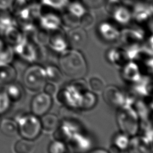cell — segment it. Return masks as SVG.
<instances>
[{"mask_svg":"<svg viewBox=\"0 0 153 153\" xmlns=\"http://www.w3.org/2000/svg\"><path fill=\"white\" fill-rule=\"evenodd\" d=\"M59 68L63 74L73 80L82 78L88 72V65L84 55L79 50L74 49H67L61 53Z\"/></svg>","mask_w":153,"mask_h":153,"instance_id":"1","label":"cell"},{"mask_svg":"<svg viewBox=\"0 0 153 153\" xmlns=\"http://www.w3.org/2000/svg\"><path fill=\"white\" fill-rule=\"evenodd\" d=\"M116 121L121 132L130 137L138 134L140 130V119L131 105L126 104L117 109Z\"/></svg>","mask_w":153,"mask_h":153,"instance_id":"2","label":"cell"},{"mask_svg":"<svg viewBox=\"0 0 153 153\" xmlns=\"http://www.w3.org/2000/svg\"><path fill=\"white\" fill-rule=\"evenodd\" d=\"M18 128V134L22 138L34 141L42 132L40 117L33 113H23L16 117Z\"/></svg>","mask_w":153,"mask_h":153,"instance_id":"3","label":"cell"},{"mask_svg":"<svg viewBox=\"0 0 153 153\" xmlns=\"http://www.w3.org/2000/svg\"><path fill=\"white\" fill-rule=\"evenodd\" d=\"M22 81L24 85L29 91H40L47 82L45 69L39 64H31L24 72Z\"/></svg>","mask_w":153,"mask_h":153,"instance_id":"4","label":"cell"},{"mask_svg":"<svg viewBox=\"0 0 153 153\" xmlns=\"http://www.w3.org/2000/svg\"><path fill=\"white\" fill-rule=\"evenodd\" d=\"M102 93V99L105 103L110 107L117 109L126 104L131 105V102L129 101H130V99L117 86L113 85L105 86Z\"/></svg>","mask_w":153,"mask_h":153,"instance_id":"5","label":"cell"},{"mask_svg":"<svg viewBox=\"0 0 153 153\" xmlns=\"http://www.w3.org/2000/svg\"><path fill=\"white\" fill-rule=\"evenodd\" d=\"M53 105L52 97L41 92L36 94L31 100L30 111L33 115L41 117L49 113Z\"/></svg>","mask_w":153,"mask_h":153,"instance_id":"6","label":"cell"},{"mask_svg":"<svg viewBox=\"0 0 153 153\" xmlns=\"http://www.w3.org/2000/svg\"><path fill=\"white\" fill-rule=\"evenodd\" d=\"M15 54L21 59L30 63H35L38 57V51L36 46L30 39L24 36L23 40L14 47Z\"/></svg>","mask_w":153,"mask_h":153,"instance_id":"7","label":"cell"},{"mask_svg":"<svg viewBox=\"0 0 153 153\" xmlns=\"http://www.w3.org/2000/svg\"><path fill=\"white\" fill-rule=\"evenodd\" d=\"M68 47L70 49L79 50L85 45L88 35L85 29L81 26H76L71 28L69 32L66 34Z\"/></svg>","mask_w":153,"mask_h":153,"instance_id":"8","label":"cell"},{"mask_svg":"<svg viewBox=\"0 0 153 153\" xmlns=\"http://www.w3.org/2000/svg\"><path fill=\"white\" fill-rule=\"evenodd\" d=\"M152 145L150 139L144 135H135L130 139L128 153H151Z\"/></svg>","mask_w":153,"mask_h":153,"instance_id":"9","label":"cell"},{"mask_svg":"<svg viewBox=\"0 0 153 153\" xmlns=\"http://www.w3.org/2000/svg\"><path fill=\"white\" fill-rule=\"evenodd\" d=\"M48 43L55 51L61 53L64 51L68 47L67 36L60 27L55 30L49 31Z\"/></svg>","mask_w":153,"mask_h":153,"instance_id":"10","label":"cell"},{"mask_svg":"<svg viewBox=\"0 0 153 153\" xmlns=\"http://www.w3.org/2000/svg\"><path fill=\"white\" fill-rule=\"evenodd\" d=\"M68 143L72 149L77 153H87L91 150L92 140L81 130L76 133Z\"/></svg>","mask_w":153,"mask_h":153,"instance_id":"11","label":"cell"},{"mask_svg":"<svg viewBox=\"0 0 153 153\" xmlns=\"http://www.w3.org/2000/svg\"><path fill=\"white\" fill-rule=\"evenodd\" d=\"M121 75L123 80L131 84L137 82L142 78L139 65L133 62H128L123 65Z\"/></svg>","mask_w":153,"mask_h":153,"instance_id":"12","label":"cell"},{"mask_svg":"<svg viewBox=\"0 0 153 153\" xmlns=\"http://www.w3.org/2000/svg\"><path fill=\"white\" fill-rule=\"evenodd\" d=\"M98 32L100 36L108 43H113L120 39V31L110 22L100 23L98 26Z\"/></svg>","mask_w":153,"mask_h":153,"instance_id":"13","label":"cell"},{"mask_svg":"<svg viewBox=\"0 0 153 153\" xmlns=\"http://www.w3.org/2000/svg\"><path fill=\"white\" fill-rule=\"evenodd\" d=\"M144 39V35L142 30L135 28H126L120 32V39L126 45H131V48L138 47V43Z\"/></svg>","mask_w":153,"mask_h":153,"instance_id":"14","label":"cell"},{"mask_svg":"<svg viewBox=\"0 0 153 153\" xmlns=\"http://www.w3.org/2000/svg\"><path fill=\"white\" fill-rule=\"evenodd\" d=\"M106 59L112 64L122 67L128 62L129 58L127 51L120 48L111 49L106 53Z\"/></svg>","mask_w":153,"mask_h":153,"instance_id":"15","label":"cell"},{"mask_svg":"<svg viewBox=\"0 0 153 153\" xmlns=\"http://www.w3.org/2000/svg\"><path fill=\"white\" fill-rule=\"evenodd\" d=\"M131 14H132V18L137 22H144L149 20L153 14V7L150 4L138 3L134 6Z\"/></svg>","mask_w":153,"mask_h":153,"instance_id":"16","label":"cell"},{"mask_svg":"<svg viewBox=\"0 0 153 153\" xmlns=\"http://www.w3.org/2000/svg\"><path fill=\"white\" fill-rule=\"evenodd\" d=\"M4 41L7 45L14 47L23 40L24 35L22 31L18 27L17 25L12 26L7 28L3 33Z\"/></svg>","mask_w":153,"mask_h":153,"instance_id":"17","label":"cell"},{"mask_svg":"<svg viewBox=\"0 0 153 153\" xmlns=\"http://www.w3.org/2000/svg\"><path fill=\"white\" fill-rule=\"evenodd\" d=\"M39 22L41 27L47 31H51L57 29L62 25V18L53 13H47V14L41 16L39 18Z\"/></svg>","mask_w":153,"mask_h":153,"instance_id":"18","label":"cell"},{"mask_svg":"<svg viewBox=\"0 0 153 153\" xmlns=\"http://www.w3.org/2000/svg\"><path fill=\"white\" fill-rule=\"evenodd\" d=\"M6 85L5 91L6 92L10 101L14 102L22 101L25 96V91L22 84L14 81Z\"/></svg>","mask_w":153,"mask_h":153,"instance_id":"19","label":"cell"},{"mask_svg":"<svg viewBox=\"0 0 153 153\" xmlns=\"http://www.w3.org/2000/svg\"><path fill=\"white\" fill-rule=\"evenodd\" d=\"M42 130L46 132H53L60 124L58 116L47 113L40 117Z\"/></svg>","mask_w":153,"mask_h":153,"instance_id":"20","label":"cell"},{"mask_svg":"<svg viewBox=\"0 0 153 153\" xmlns=\"http://www.w3.org/2000/svg\"><path fill=\"white\" fill-rule=\"evenodd\" d=\"M17 72L10 64H0V84H7L14 82Z\"/></svg>","mask_w":153,"mask_h":153,"instance_id":"21","label":"cell"},{"mask_svg":"<svg viewBox=\"0 0 153 153\" xmlns=\"http://www.w3.org/2000/svg\"><path fill=\"white\" fill-rule=\"evenodd\" d=\"M112 15L116 22L123 25H128L132 18L130 10L123 6H119L113 10Z\"/></svg>","mask_w":153,"mask_h":153,"instance_id":"22","label":"cell"},{"mask_svg":"<svg viewBox=\"0 0 153 153\" xmlns=\"http://www.w3.org/2000/svg\"><path fill=\"white\" fill-rule=\"evenodd\" d=\"M0 131L5 136L14 137L18 134L17 122L15 120L10 118H4L0 121Z\"/></svg>","mask_w":153,"mask_h":153,"instance_id":"23","label":"cell"},{"mask_svg":"<svg viewBox=\"0 0 153 153\" xmlns=\"http://www.w3.org/2000/svg\"><path fill=\"white\" fill-rule=\"evenodd\" d=\"M97 103V97L94 92L87 90L82 96L79 109L82 111H89L95 107Z\"/></svg>","mask_w":153,"mask_h":153,"instance_id":"24","label":"cell"},{"mask_svg":"<svg viewBox=\"0 0 153 153\" xmlns=\"http://www.w3.org/2000/svg\"><path fill=\"white\" fill-rule=\"evenodd\" d=\"M36 146L35 142L27 139L22 138L18 140L13 147L14 153H34Z\"/></svg>","mask_w":153,"mask_h":153,"instance_id":"25","label":"cell"},{"mask_svg":"<svg viewBox=\"0 0 153 153\" xmlns=\"http://www.w3.org/2000/svg\"><path fill=\"white\" fill-rule=\"evenodd\" d=\"M129 137L130 136L121 131L120 133L116 134L113 137L111 146L121 152L127 150L129 142H130Z\"/></svg>","mask_w":153,"mask_h":153,"instance_id":"26","label":"cell"},{"mask_svg":"<svg viewBox=\"0 0 153 153\" xmlns=\"http://www.w3.org/2000/svg\"><path fill=\"white\" fill-rule=\"evenodd\" d=\"M45 69L47 80L53 83H59L63 80L64 74L60 68L54 65H49Z\"/></svg>","mask_w":153,"mask_h":153,"instance_id":"27","label":"cell"},{"mask_svg":"<svg viewBox=\"0 0 153 153\" xmlns=\"http://www.w3.org/2000/svg\"><path fill=\"white\" fill-rule=\"evenodd\" d=\"M14 25H17L14 15L10 14L9 11H1L0 14V32L3 33L7 28Z\"/></svg>","mask_w":153,"mask_h":153,"instance_id":"28","label":"cell"},{"mask_svg":"<svg viewBox=\"0 0 153 153\" xmlns=\"http://www.w3.org/2000/svg\"><path fill=\"white\" fill-rule=\"evenodd\" d=\"M47 151L48 153H68L69 149L65 142L54 140L50 142Z\"/></svg>","mask_w":153,"mask_h":153,"instance_id":"29","label":"cell"},{"mask_svg":"<svg viewBox=\"0 0 153 153\" xmlns=\"http://www.w3.org/2000/svg\"><path fill=\"white\" fill-rule=\"evenodd\" d=\"M14 47L6 44L4 49L0 51V64H11L14 58Z\"/></svg>","mask_w":153,"mask_h":153,"instance_id":"30","label":"cell"},{"mask_svg":"<svg viewBox=\"0 0 153 153\" xmlns=\"http://www.w3.org/2000/svg\"><path fill=\"white\" fill-rule=\"evenodd\" d=\"M67 6L68 12L79 18H80L87 12L85 6L80 1H72L68 4Z\"/></svg>","mask_w":153,"mask_h":153,"instance_id":"31","label":"cell"},{"mask_svg":"<svg viewBox=\"0 0 153 153\" xmlns=\"http://www.w3.org/2000/svg\"><path fill=\"white\" fill-rule=\"evenodd\" d=\"M88 86L91 89V91L97 93H101L105 88V84L103 80L97 76H93L90 78Z\"/></svg>","mask_w":153,"mask_h":153,"instance_id":"32","label":"cell"},{"mask_svg":"<svg viewBox=\"0 0 153 153\" xmlns=\"http://www.w3.org/2000/svg\"><path fill=\"white\" fill-rule=\"evenodd\" d=\"M11 102L5 90L0 91V115L7 112L11 106Z\"/></svg>","mask_w":153,"mask_h":153,"instance_id":"33","label":"cell"},{"mask_svg":"<svg viewBox=\"0 0 153 153\" xmlns=\"http://www.w3.org/2000/svg\"><path fill=\"white\" fill-rule=\"evenodd\" d=\"M62 18V25H64L67 27L72 28L80 25V18L74 16L69 12H68V14H65L63 18Z\"/></svg>","mask_w":153,"mask_h":153,"instance_id":"34","label":"cell"},{"mask_svg":"<svg viewBox=\"0 0 153 153\" xmlns=\"http://www.w3.org/2000/svg\"><path fill=\"white\" fill-rule=\"evenodd\" d=\"M41 1L45 6L57 10L64 8L68 4V0H41Z\"/></svg>","mask_w":153,"mask_h":153,"instance_id":"35","label":"cell"},{"mask_svg":"<svg viewBox=\"0 0 153 153\" xmlns=\"http://www.w3.org/2000/svg\"><path fill=\"white\" fill-rule=\"evenodd\" d=\"M140 70L141 73L146 74L145 75L147 76H151L153 75V57H149L146 59V60H144L143 64L141 65V69Z\"/></svg>","mask_w":153,"mask_h":153,"instance_id":"36","label":"cell"},{"mask_svg":"<svg viewBox=\"0 0 153 153\" xmlns=\"http://www.w3.org/2000/svg\"><path fill=\"white\" fill-rule=\"evenodd\" d=\"M94 22V18L93 16L87 12L80 18V25L84 29L91 27L93 25Z\"/></svg>","mask_w":153,"mask_h":153,"instance_id":"37","label":"cell"},{"mask_svg":"<svg viewBox=\"0 0 153 153\" xmlns=\"http://www.w3.org/2000/svg\"><path fill=\"white\" fill-rule=\"evenodd\" d=\"M29 4V0H14L11 10L14 14Z\"/></svg>","mask_w":153,"mask_h":153,"instance_id":"38","label":"cell"},{"mask_svg":"<svg viewBox=\"0 0 153 153\" xmlns=\"http://www.w3.org/2000/svg\"><path fill=\"white\" fill-rule=\"evenodd\" d=\"M43 92L46 94H49L50 96H53L57 92V86L55 85V83L51 82H46L43 86Z\"/></svg>","mask_w":153,"mask_h":153,"instance_id":"39","label":"cell"},{"mask_svg":"<svg viewBox=\"0 0 153 153\" xmlns=\"http://www.w3.org/2000/svg\"><path fill=\"white\" fill-rule=\"evenodd\" d=\"M83 4L85 7H88L89 8H97L103 4L105 0H82Z\"/></svg>","mask_w":153,"mask_h":153,"instance_id":"40","label":"cell"},{"mask_svg":"<svg viewBox=\"0 0 153 153\" xmlns=\"http://www.w3.org/2000/svg\"><path fill=\"white\" fill-rule=\"evenodd\" d=\"M14 0H0V11L11 10Z\"/></svg>","mask_w":153,"mask_h":153,"instance_id":"41","label":"cell"},{"mask_svg":"<svg viewBox=\"0 0 153 153\" xmlns=\"http://www.w3.org/2000/svg\"><path fill=\"white\" fill-rule=\"evenodd\" d=\"M146 49L148 52H150L149 53L153 55V35L150 36L149 41L146 42Z\"/></svg>","mask_w":153,"mask_h":153,"instance_id":"42","label":"cell"},{"mask_svg":"<svg viewBox=\"0 0 153 153\" xmlns=\"http://www.w3.org/2000/svg\"><path fill=\"white\" fill-rule=\"evenodd\" d=\"M87 153H110L109 150H105L104 149H101V148H99V149H92Z\"/></svg>","mask_w":153,"mask_h":153,"instance_id":"43","label":"cell"},{"mask_svg":"<svg viewBox=\"0 0 153 153\" xmlns=\"http://www.w3.org/2000/svg\"><path fill=\"white\" fill-rule=\"evenodd\" d=\"M5 45H6V43H5V41L3 40V39L0 38V51L4 49Z\"/></svg>","mask_w":153,"mask_h":153,"instance_id":"44","label":"cell"},{"mask_svg":"<svg viewBox=\"0 0 153 153\" xmlns=\"http://www.w3.org/2000/svg\"><path fill=\"white\" fill-rule=\"evenodd\" d=\"M106 1L110 4H117L120 1V0H106Z\"/></svg>","mask_w":153,"mask_h":153,"instance_id":"45","label":"cell"},{"mask_svg":"<svg viewBox=\"0 0 153 153\" xmlns=\"http://www.w3.org/2000/svg\"><path fill=\"white\" fill-rule=\"evenodd\" d=\"M149 26L150 30L153 33V19H149Z\"/></svg>","mask_w":153,"mask_h":153,"instance_id":"46","label":"cell"},{"mask_svg":"<svg viewBox=\"0 0 153 153\" xmlns=\"http://www.w3.org/2000/svg\"><path fill=\"white\" fill-rule=\"evenodd\" d=\"M150 97H151V99H150L149 106H150V109H151L152 110H153V93L152 94V96H150Z\"/></svg>","mask_w":153,"mask_h":153,"instance_id":"47","label":"cell"},{"mask_svg":"<svg viewBox=\"0 0 153 153\" xmlns=\"http://www.w3.org/2000/svg\"><path fill=\"white\" fill-rule=\"evenodd\" d=\"M151 153H153V152H151Z\"/></svg>","mask_w":153,"mask_h":153,"instance_id":"48","label":"cell"},{"mask_svg":"<svg viewBox=\"0 0 153 153\" xmlns=\"http://www.w3.org/2000/svg\"><path fill=\"white\" fill-rule=\"evenodd\" d=\"M0 121H1V120H0Z\"/></svg>","mask_w":153,"mask_h":153,"instance_id":"49","label":"cell"}]
</instances>
